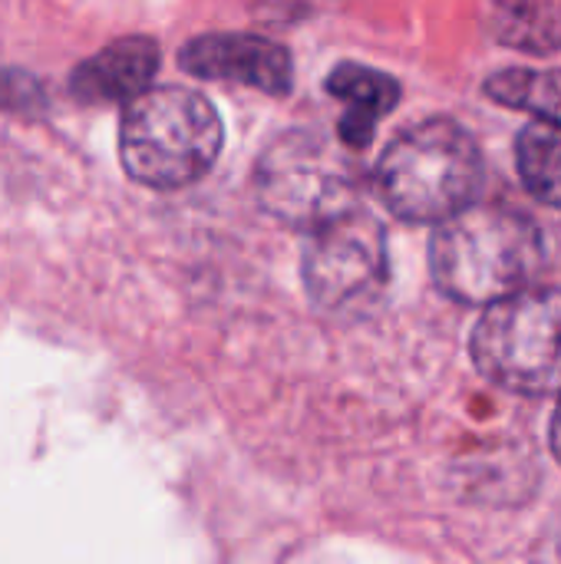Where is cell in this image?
<instances>
[{"instance_id":"10","label":"cell","mask_w":561,"mask_h":564,"mask_svg":"<svg viewBox=\"0 0 561 564\" xmlns=\"http://www.w3.org/2000/svg\"><path fill=\"white\" fill-rule=\"evenodd\" d=\"M489 30L499 43L546 56L561 50V3H496L489 10Z\"/></svg>"},{"instance_id":"8","label":"cell","mask_w":561,"mask_h":564,"mask_svg":"<svg viewBox=\"0 0 561 564\" xmlns=\"http://www.w3.org/2000/svg\"><path fill=\"white\" fill-rule=\"evenodd\" d=\"M159 46L149 36H122L83 59L69 76V93L83 102H132L149 89Z\"/></svg>"},{"instance_id":"11","label":"cell","mask_w":561,"mask_h":564,"mask_svg":"<svg viewBox=\"0 0 561 564\" xmlns=\"http://www.w3.org/2000/svg\"><path fill=\"white\" fill-rule=\"evenodd\" d=\"M516 165L532 198L561 208V129L529 122L516 139Z\"/></svg>"},{"instance_id":"5","label":"cell","mask_w":561,"mask_h":564,"mask_svg":"<svg viewBox=\"0 0 561 564\" xmlns=\"http://www.w3.org/2000/svg\"><path fill=\"white\" fill-rule=\"evenodd\" d=\"M255 185L261 205L294 228L314 231L357 208V182L347 159L308 129H291L265 149Z\"/></svg>"},{"instance_id":"13","label":"cell","mask_w":561,"mask_h":564,"mask_svg":"<svg viewBox=\"0 0 561 564\" xmlns=\"http://www.w3.org/2000/svg\"><path fill=\"white\" fill-rule=\"evenodd\" d=\"M552 453H555V459L561 463V403L559 410H555V420H552Z\"/></svg>"},{"instance_id":"6","label":"cell","mask_w":561,"mask_h":564,"mask_svg":"<svg viewBox=\"0 0 561 564\" xmlns=\"http://www.w3.org/2000/svg\"><path fill=\"white\" fill-rule=\"evenodd\" d=\"M387 231L364 208H350L314 228L304 248V284L317 307L360 314L387 288Z\"/></svg>"},{"instance_id":"7","label":"cell","mask_w":561,"mask_h":564,"mask_svg":"<svg viewBox=\"0 0 561 564\" xmlns=\"http://www.w3.org/2000/svg\"><path fill=\"white\" fill-rule=\"evenodd\" d=\"M182 66L205 79L248 83L274 96L291 89L288 50L255 33H205L182 50Z\"/></svg>"},{"instance_id":"2","label":"cell","mask_w":561,"mask_h":564,"mask_svg":"<svg viewBox=\"0 0 561 564\" xmlns=\"http://www.w3.org/2000/svg\"><path fill=\"white\" fill-rule=\"evenodd\" d=\"M486 165L470 129L453 119H427L400 132L380 165L377 185L390 212L407 221H450L476 205Z\"/></svg>"},{"instance_id":"4","label":"cell","mask_w":561,"mask_h":564,"mask_svg":"<svg viewBox=\"0 0 561 564\" xmlns=\"http://www.w3.org/2000/svg\"><path fill=\"white\" fill-rule=\"evenodd\" d=\"M473 360L506 393H561V288L519 291L486 307L473 330Z\"/></svg>"},{"instance_id":"1","label":"cell","mask_w":561,"mask_h":564,"mask_svg":"<svg viewBox=\"0 0 561 564\" xmlns=\"http://www.w3.org/2000/svg\"><path fill=\"white\" fill-rule=\"evenodd\" d=\"M546 264L539 225L503 205H470L430 241L436 288L460 304H499L519 294Z\"/></svg>"},{"instance_id":"3","label":"cell","mask_w":561,"mask_h":564,"mask_svg":"<svg viewBox=\"0 0 561 564\" xmlns=\"http://www.w3.org/2000/svg\"><path fill=\"white\" fill-rule=\"evenodd\" d=\"M222 149L215 106L188 86H155L126 102L119 152L126 172L152 188H182L202 178Z\"/></svg>"},{"instance_id":"12","label":"cell","mask_w":561,"mask_h":564,"mask_svg":"<svg viewBox=\"0 0 561 564\" xmlns=\"http://www.w3.org/2000/svg\"><path fill=\"white\" fill-rule=\"evenodd\" d=\"M486 96L509 109L536 112L539 122L561 129V66L559 69H499L486 79Z\"/></svg>"},{"instance_id":"9","label":"cell","mask_w":561,"mask_h":564,"mask_svg":"<svg viewBox=\"0 0 561 564\" xmlns=\"http://www.w3.org/2000/svg\"><path fill=\"white\" fill-rule=\"evenodd\" d=\"M327 89L347 102V112L341 119V135L354 149H364L374 139L377 122L400 99V83L393 76L370 69V66H360V63H341L331 73Z\"/></svg>"}]
</instances>
